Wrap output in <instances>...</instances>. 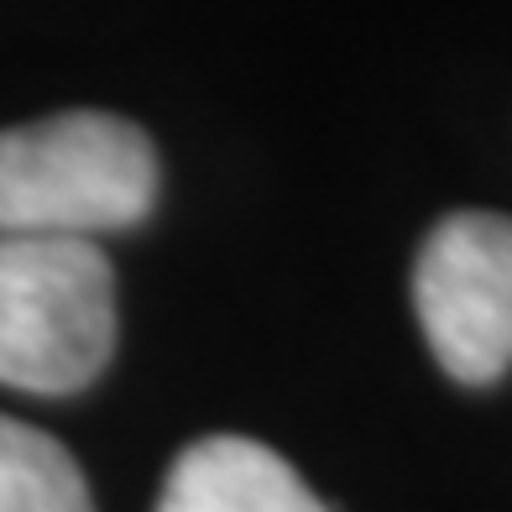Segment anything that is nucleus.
I'll return each instance as SVG.
<instances>
[{
	"instance_id": "f03ea898",
	"label": "nucleus",
	"mask_w": 512,
	"mask_h": 512,
	"mask_svg": "<svg viewBox=\"0 0 512 512\" xmlns=\"http://www.w3.org/2000/svg\"><path fill=\"white\" fill-rule=\"evenodd\" d=\"M115 351V272L95 241L0 236V382L16 392L89 387Z\"/></svg>"
},
{
	"instance_id": "f257e3e1",
	"label": "nucleus",
	"mask_w": 512,
	"mask_h": 512,
	"mask_svg": "<svg viewBox=\"0 0 512 512\" xmlns=\"http://www.w3.org/2000/svg\"><path fill=\"white\" fill-rule=\"evenodd\" d=\"M157 204V152L110 110H63L0 131V236L95 241Z\"/></svg>"
},
{
	"instance_id": "39448f33",
	"label": "nucleus",
	"mask_w": 512,
	"mask_h": 512,
	"mask_svg": "<svg viewBox=\"0 0 512 512\" xmlns=\"http://www.w3.org/2000/svg\"><path fill=\"white\" fill-rule=\"evenodd\" d=\"M0 512H95L89 481L53 434L0 413Z\"/></svg>"
},
{
	"instance_id": "7ed1b4c3",
	"label": "nucleus",
	"mask_w": 512,
	"mask_h": 512,
	"mask_svg": "<svg viewBox=\"0 0 512 512\" xmlns=\"http://www.w3.org/2000/svg\"><path fill=\"white\" fill-rule=\"evenodd\" d=\"M413 309L455 382H497L512 366V220L492 209L439 220L413 267Z\"/></svg>"
},
{
	"instance_id": "20e7f679",
	"label": "nucleus",
	"mask_w": 512,
	"mask_h": 512,
	"mask_svg": "<svg viewBox=\"0 0 512 512\" xmlns=\"http://www.w3.org/2000/svg\"><path fill=\"white\" fill-rule=\"evenodd\" d=\"M157 512H330L293 465L241 434H215L189 445L168 481Z\"/></svg>"
}]
</instances>
